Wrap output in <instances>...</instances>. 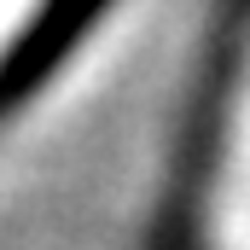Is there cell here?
Instances as JSON below:
<instances>
[{
  "mask_svg": "<svg viewBox=\"0 0 250 250\" xmlns=\"http://www.w3.org/2000/svg\"><path fill=\"white\" fill-rule=\"evenodd\" d=\"M111 0H41L12 41L0 47V123H12L53 76L64 70V59L93 35V23L105 18Z\"/></svg>",
  "mask_w": 250,
  "mask_h": 250,
  "instance_id": "6da1fadb",
  "label": "cell"
}]
</instances>
